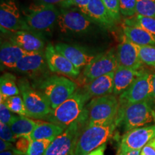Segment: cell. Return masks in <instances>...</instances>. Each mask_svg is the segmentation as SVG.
<instances>
[{"instance_id": "9", "label": "cell", "mask_w": 155, "mask_h": 155, "mask_svg": "<svg viewBox=\"0 0 155 155\" xmlns=\"http://www.w3.org/2000/svg\"><path fill=\"white\" fill-rule=\"evenodd\" d=\"M118 67L119 63L114 48L98 54L88 65L83 68L82 73L77 78L78 85L84 86L97 78L115 72Z\"/></svg>"}, {"instance_id": "4", "label": "cell", "mask_w": 155, "mask_h": 155, "mask_svg": "<svg viewBox=\"0 0 155 155\" xmlns=\"http://www.w3.org/2000/svg\"><path fill=\"white\" fill-rule=\"evenodd\" d=\"M86 126L104 125L116 121L119 109V98L114 94L96 97L86 105Z\"/></svg>"}, {"instance_id": "14", "label": "cell", "mask_w": 155, "mask_h": 155, "mask_svg": "<svg viewBox=\"0 0 155 155\" xmlns=\"http://www.w3.org/2000/svg\"><path fill=\"white\" fill-rule=\"evenodd\" d=\"M155 138V124L136 128L126 132L122 137L119 151L127 152L131 150H141L144 145Z\"/></svg>"}, {"instance_id": "7", "label": "cell", "mask_w": 155, "mask_h": 155, "mask_svg": "<svg viewBox=\"0 0 155 155\" xmlns=\"http://www.w3.org/2000/svg\"><path fill=\"white\" fill-rule=\"evenodd\" d=\"M87 119L88 112L86 106L82 116L68 126L65 131L52 141L45 155H75L78 140L83 127L86 124Z\"/></svg>"}, {"instance_id": "24", "label": "cell", "mask_w": 155, "mask_h": 155, "mask_svg": "<svg viewBox=\"0 0 155 155\" xmlns=\"http://www.w3.org/2000/svg\"><path fill=\"white\" fill-rule=\"evenodd\" d=\"M67 127H63L52 122L40 121L31 134L30 138L32 140L38 139H52L54 140L56 137L65 131Z\"/></svg>"}, {"instance_id": "15", "label": "cell", "mask_w": 155, "mask_h": 155, "mask_svg": "<svg viewBox=\"0 0 155 155\" xmlns=\"http://www.w3.org/2000/svg\"><path fill=\"white\" fill-rule=\"evenodd\" d=\"M48 68L45 51L28 53L19 60L13 70L31 78L41 76Z\"/></svg>"}, {"instance_id": "23", "label": "cell", "mask_w": 155, "mask_h": 155, "mask_svg": "<svg viewBox=\"0 0 155 155\" xmlns=\"http://www.w3.org/2000/svg\"><path fill=\"white\" fill-rule=\"evenodd\" d=\"M124 37L139 46L155 45V35L137 26L125 25L123 27Z\"/></svg>"}, {"instance_id": "2", "label": "cell", "mask_w": 155, "mask_h": 155, "mask_svg": "<svg viewBox=\"0 0 155 155\" xmlns=\"http://www.w3.org/2000/svg\"><path fill=\"white\" fill-rule=\"evenodd\" d=\"M34 87L45 97L53 110L76 91L78 84L65 76L51 75L43 78Z\"/></svg>"}, {"instance_id": "8", "label": "cell", "mask_w": 155, "mask_h": 155, "mask_svg": "<svg viewBox=\"0 0 155 155\" xmlns=\"http://www.w3.org/2000/svg\"><path fill=\"white\" fill-rule=\"evenodd\" d=\"M17 84L30 118L45 121L53 111L45 97L31 86L27 79H19Z\"/></svg>"}, {"instance_id": "40", "label": "cell", "mask_w": 155, "mask_h": 155, "mask_svg": "<svg viewBox=\"0 0 155 155\" xmlns=\"http://www.w3.org/2000/svg\"><path fill=\"white\" fill-rule=\"evenodd\" d=\"M15 147L13 146L12 142L10 141H5L3 139L0 140V151L1 152H5L7 150H13Z\"/></svg>"}, {"instance_id": "16", "label": "cell", "mask_w": 155, "mask_h": 155, "mask_svg": "<svg viewBox=\"0 0 155 155\" xmlns=\"http://www.w3.org/2000/svg\"><path fill=\"white\" fill-rule=\"evenodd\" d=\"M140 46L124 37V40L117 46L116 51L119 65L136 70L142 69L143 63L139 55Z\"/></svg>"}, {"instance_id": "35", "label": "cell", "mask_w": 155, "mask_h": 155, "mask_svg": "<svg viewBox=\"0 0 155 155\" xmlns=\"http://www.w3.org/2000/svg\"><path fill=\"white\" fill-rule=\"evenodd\" d=\"M32 140L29 137H20L15 141V147L17 151L22 154H27L30 143Z\"/></svg>"}, {"instance_id": "32", "label": "cell", "mask_w": 155, "mask_h": 155, "mask_svg": "<svg viewBox=\"0 0 155 155\" xmlns=\"http://www.w3.org/2000/svg\"><path fill=\"white\" fill-rule=\"evenodd\" d=\"M105 5L106 8L115 22L121 20V12H120L119 0H101Z\"/></svg>"}, {"instance_id": "6", "label": "cell", "mask_w": 155, "mask_h": 155, "mask_svg": "<svg viewBox=\"0 0 155 155\" xmlns=\"http://www.w3.org/2000/svg\"><path fill=\"white\" fill-rule=\"evenodd\" d=\"M117 127L116 121L104 125L86 126L77 142L75 155H87L111 138Z\"/></svg>"}, {"instance_id": "30", "label": "cell", "mask_w": 155, "mask_h": 155, "mask_svg": "<svg viewBox=\"0 0 155 155\" xmlns=\"http://www.w3.org/2000/svg\"><path fill=\"white\" fill-rule=\"evenodd\" d=\"M53 140L52 139H38L31 141L27 155H45L48 147Z\"/></svg>"}, {"instance_id": "21", "label": "cell", "mask_w": 155, "mask_h": 155, "mask_svg": "<svg viewBox=\"0 0 155 155\" xmlns=\"http://www.w3.org/2000/svg\"><path fill=\"white\" fill-rule=\"evenodd\" d=\"M28 53L10 40H6L0 46V63L2 68L14 70L19 60Z\"/></svg>"}, {"instance_id": "27", "label": "cell", "mask_w": 155, "mask_h": 155, "mask_svg": "<svg viewBox=\"0 0 155 155\" xmlns=\"http://www.w3.org/2000/svg\"><path fill=\"white\" fill-rule=\"evenodd\" d=\"M0 100H1L0 102L4 103L9 111L12 113L19 116H24L30 118V114L27 110L22 96L17 95V96L7 97V98L1 97Z\"/></svg>"}, {"instance_id": "3", "label": "cell", "mask_w": 155, "mask_h": 155, "mask_svg": "<svg viewBox=\"0 0 155 155\" xmlns=\"http://www.w3.org/2000/svg\"><path fill=\"white\" fill-rule=\"evenodd\" d=\"M89 100L82 90H78L65 101L53 109L45 121L67 127L82 116L86 110V103Z\"/></svg>"}, {"instance_id": "25", "label": "cell", "mask_w": 155, "mask_h": 155, "mask_svg": "<svg viewBox=\"0 0 155 155\" xmlns=\"http://www.w3.org/2000/svg\"><path fill=\"white\" fill-rule=\"evenodd\" d=\"M40 120L32 119L24 116L15 115L9 126L18 137H29L38 126Z\"/></svg>"}, {"instance_id": "38", "label": "cell", "mask_w": 155, "mask_h": 155, "mask_svg": "<svg viewBox=\"0 0 155 155\" xmlns=\"http://www.w3.org/2000/svg\"><path fill=\"white\" fill-rule=\"evenodd\" d=\"M140 155H155V138L150 140L141 150Z\"/></svg>"}, {"instance_id": "17", "label": "cell", "mask_w": 155, "mask_h": 155, "mask_svg": "<svg viewBox=\"0 0 155 155\" xmlns=\"http://www.w3.org/2000/svg\"><path fill=\"white\" fill-rule=\"evenodd\" d=\"M55 48L79 70L88 65L96 57V55L90 54L83 48L63 42L55 44Z\"/></svg>"}, {"instance_id": "22", "label": "cell", "mask_w": 155, "mask_h": 155, "mask_svg": "<svg viewBox=\"0 0 155 155\" xmlns=\"http://www.w3.org/2000/svg\"><path fill=\"white\" fill-rule=\"evenodd\" d=\"M86 15L95 22L106 28H111L116 23L101 0H90L87 7Z\"/></svg>"}, {"instance_id": "46", "label": "cell", "mask_w": 155, "mask_h": 155, "mask_svg": "<svg viewBox=\"0 0 155 155\" xmlns=\"http://www.w3.org/2000/svg\"><path fill=\"white\" fill-rule=\"evenodd\" d=\"M116 155H119V153H118V152H117V154H116Z\"/></svg>"}, {"instance_id": "26", "label": "cell", "mask_w": 155, "mask_h": 155, "mask_svg": "<svg viewBox=\"0 0 155 155\" xmlns=\"http://www.w3.org/2000/svg\"><path fill=\"white\" fill-rule=\"evenodd\" d=\"M19 92L16 77L10 73H4L0 78V97L7 98L17 96Z\"/></svg>"}, {"instance_id": "34", "label": "cell", "mask_w": 155, "mask_h": 155, "mask_svg": "<svg viewBox=\"0 0 155 155\" xmlns=\"http://www.w3.org/2000/svg\"><path fill=\"white\" fill-rule=\"evenodd\" d=\"M0 137L5 141L15 142L19 138L11 129L10 127L7 124L0 122Z\"/></svg>"}, {"instance_id": "39", "label": "cell", "mask_w": 155, "mask_h": 155, "mask_svg": "<svg viewBox=\"0 0 155 155\" xmlns=\"http://www.w3.org/2000/svg\"><path fill=\"white\" fill-rule=\"evenodd\" d=\"M90 0H72L73 5L77 7L80 11L86 15V9Z\"/></svg>"}, {"instance_id": "45", "label": "cell", "mask_w": 155, "mask_h": 155, "mask_svg": "<svg viewBox=\"0 0 155 155\" xmlns=\"http://www.w3.org/2000/svg\"><path fill=\"white\" fill-rule=\"evenodd\" d=\"M17 155H27L26 154H17Z\"/></svg>"}, {"instance_id": "28", "label": "cell", "mask_w": 155, "mask_h": 155, "mask_svg": "<svg viewBox=\"0 0 155 155\" xmlns=\"http://www.w3.org/2000/svg\"><path fill=\"white\" fill-rule=\"evenodd\" d=\"M124 25L139 27L152 34L155 35V18L153 17H144L136 14L134 16L126 18Z\"/></svg>"}, {"instance_id": "37", "label": "cell", "mask_w": 155, "mask_h": 155, "mask_svg": "<svg viewBox=\"0 0 155 155\" xmlns=\"http://www.w3.org/2000/svg\"><path fill=\"white\" fill-rule=\"evenodd\" d=\"M39 3L50 5L53 6H60L66 9L73 5L72 0H38Z\"/></svg>"}, {"instance_id": "1", "label": "cell", "mask_w": 155, "mask_h": 155, "mask_svg": "<svg viewBox=\"0 0 155 155\" xmlns=\"http://www.w3.org/2000/svg\"><path fill=\"white\" fill-rule=\"evenodd\" d=\"M150 101L151 99L119 108L116 120L117 127H122L127 132L136 128L155 124V111Z\"/></svg>"}, {"instance_id": "41", "label": "cell", "mask_w": 155, "mask_h": 155, "mask_svg": "<svg viewBox=\"0 0 155 155\" xmlns=\"http://www.w3.org/2000/svg\"><path fill=\"white\" fill-rule=\"evenodd\" d=\"M106 149V144H102L101 146L98 147V148H96V150H93L92 152L88 153L87 155H104V152Z\"/></svg>"}, {"instance_id": "36", "label": "cell", "mask_w": 155, "mask_h": 155, "mask_svg": "<svg viewBox=\"0 0 155 155\" xmlns=\"http://www.w3.org/2000/svg\"><path fill=\"white\" fill-rule=\"evenodd\" d=\"M14 116L12 112L9 111L4 103L0 102V122L9 125Z\"/></svg>"}, {"instance_id": "33", "label": "cell", "mask_w": 155, "mask_h": 155, "mask_svg": "<svg viewBox=\"0 0 155 155\" xmlns=\"http://www.w3.org/2000/svg\"><path fill=\"white\" fill-rule=\"evenodd\" d=\"M120 12L122 16L131 17L137 14V0H119Z\"/></svg>"}, {"instance_id": "43", "label": "cell", "mask_w": 155, "mask_h": 155, "mask_svg": "<svg viewBox=\"0 0 155 155\" xmlns=\"http://www.w3.org/2000/svg\"><path fill=\"white\" fill-rule=\"evenodd\" d=\"M17 154H22V153H20L18 151H17L15 147L13 150H7V151H5V152H1L0 155H17Z\"/></svg>"}, {"instance_id": "42", "label": "cell", "mask_w": 155, "mask_h": 155, "mask_svg": "<svg viewBox=\"0 0 155 155\" xmlns=\"http://www.w3.org/2000/svg\"><path fill=\"white\" fill-rule=\"evenodd\" d=\"M119 155H140L141 150H131L127 152H120L118 150Z\"/></svg>"}, {"instance_id": "11", "label": "cell", "mask_w": 155, "mask_h": 155, "mask_svg": "<svg viewBox=\"0 0 155 155\" xmlns=\"http://www.w3.org/2000/svg\"><path fill=\"white\" fill-rule=\"evenodd\" d=\"M0 28L3 33L11 35L20 30L32 31L21 15L14 0H4L1 2Z\"/></svg>"}, {"instance_id": "5", "label": "cell", "mask_w": 155, "mask_h": 155, "mask_svg": "<svg viewBox=\"0 0 155 155\" xmlns=\"http://www.w3.org/2000/svg\"><path fill=\"white\" fill-rule=\"evenodd\" d=\"M60 12L55 6L32 4L23 11L25 22L32 31L50 32L58 23Z\"/></svg>"}, {"instance_id": "13", "label": "cell", "mask_w": 155, "mask_h": 155, "mask_svg": "<svg viewBox=\"0 0 155 155\" xmlns=\"http://www.w3.org/2000/svg\"><path fill=\"white\" fill-rule=\"evenodd\" d=\"M48 69L51 72L63 75L71 79H77L81 74V70L78 69L63 55L58 52L55 45L49 43L45 50Z\"/></svg>"}, {"instance_id": "10", "label": "cell", "mask_w": 155, "mask_h": 155, "mask_svg": "<svg viewBox=\"0 0 155 155\" xmlns=\"http://www.w3.org/2000/svg\"><path fill=\"white\" fill-rule=\"evenodd\" d=\"M153 73L144 71L125 91L119 96V108L151 99Z\"/></svg>"}, {"instance_id": "18", "label": "cell", "mask_w": 155, "mask_h": 155, "mask_svg": "<svg viewBox=\"0 0 155 155\" xmlns=\"http://www.w3.org/2000/svg\"><path fill=\"white\" fill-rule=\"evenodd\" d=\"M9 40L28 53L43 52L45 42L41 37L32 31L20 30L12 34Z\"/></svg>"}, {"instance_id": "20", "label": "cell", "mask_w": 155, "mask_h": 155, "mask_svg": "<svg viewBox=\"0 0 155 155\" xmlns=\"http://www.w3.org/2000/svg\"><path fill=\"white\" fill-rule=\"evenodd\" d=\"M144 70H136L119 65L114 73L113 94L120 96L142 74Z\"/></svg>"}, {"instance_id": "31", "label": "cell", "mask_w": 155, "mask_h": 155, "mask_svg": "<svg viewBox=\"0 0 155 155\" xmlns=\"http://www.w3.org/2000/svg\"><path fill=\"white\" fill-rule=\"evenodd\" d=\"M139 55L143 64L155 68V45L140 46Z\"/></svg>"}, {"instance_id": "44", "label": "cell", "mask_w": 155, "mask_h": 155, "mask_svg": "<svg viewBox=\"0 0 155 155\" xmlns=\"http://www.w3.org/2000/svg\"><path fill=\"white\" fill-rule=\"evenodd\" d=\"M151 100H155V72L152 75V93Z\"/></svg>"}, {"instance_id": "12", "label": "cell", "mask_w": 155, "mask_h": 155, "mask_svg": "<svg viewBox=\"0 0 155 155\" xmlns=\"http://www.w3.org/2000/svg\"><path fill=\"white\" fill-rule=\"evenodd\" d=\"M92 22V19L81 11L63 9L60 12L57 25L62 33L80 34L88 31Z\"/></svg>"}, {"instance_id": "19", "label": "cell", "mask_w": 155, "mask_h": 155, "mask_svg": "<svg viewBox=\"0 0 155 155\" xmlns=\"http://www.w3.org/2000/svg\"><path fill=\"white\" fill-rule=\"evenodd\" d=\"M114 73L112 72L97 78L91 82L83 86L82 91L89 99L113 94Z\"/></svg>"}, {"instance_id": "29", "label": "cell", "mask_w": 155, "mask_h": 155, "mask_svg": "<svg viewBox=\"0 0 155 155\" xmlns=\"http://www.w3.org/2000/svg\"><path fill=\"white\" fill-rule=\"evenodd\" d=\"M137 14L155 18V0H137Z\"/></svg>"}]
</instances>
